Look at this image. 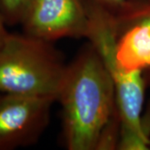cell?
Here are the masks:
<instances>
[{
	"instance_id": "2",
	"label": "cell",
	"mask_w": 150,
	"mask_h": 150,
	"mask_svg": "<svg viewBox=\"0 0 150 150\" xmlns=\"http://www.w3.org/2000/svg\"><path fill=\"white\" fill-rule=\"evenodd\" d=\"M89 23L86 38L100 56L112 79L120 118L118 149H149L150 135L143 121L145 83L142 71L127 72L119 68L113 56L114 33L112 13L107 6L85 0Z\"/></svg>"
},
{
	"instance_id": "4",
	"label": "cell",
	"mask_w": 150,
	"mask_h": 150,
	"mask_svg": "<svg viewBox=\"0 0 150 150\" xmlns=\"http://www.w3.org/2000/svg\"><path fill=\"white\" fill-rule=\"evenodd\" d=\"M108 8L112 13L117 65L127 72L150 69V0H128Z\"/></svg>"
},
{
	"instance_id": "7",
	"label": "cell",
	"mask_w": 150,
	"mask_h": 150,
	"mask_svg": "<svg viewBox=\"0 0 150 150\" xmlns=\"http://www.w3.org/2000/svg\"><path fill=\"white\" fill-rule=\"evenodd\" d=\"M34 0H0V9L6 24L22 23Z\"/></svg>"
},
{
	"instance_id": "1",
	"label": "cell",
	"mask_w": 150,
	"mask_h": 150,
	"mask_svg": "<svg viewBox=\"0 0 150 150\" xmlns=\"http://www.w3.org/2000/svg\"><path fill=\"white\" fill-rule=\"evenodd\" d=\"M57 100L63 108L68 149H117L120 118L115 88L91 44L67 66Z\"/></svg>"
},
{
	"instance_id": "10",
	"label": "cell",
	"mask_w": 150,
	"mask_h": 150,
	"mask_svg": "<svg viewBox=\"0 0 150 150\" xmlns=\"http://www.w3.org/2000/svg\"><path fill=\"white\" fill-rule=\"evenodd\" d=\"M144 118H145L144 119L145 123H147V124H148V125L150 127V114H149L148 116H145V117H144Z\"/></svg>"
},
{
	"instance_id": "5",
	"label": "cell",
	"mask_w": 150,
	"mask_h": 150,
	"mask_svg": "<svg viewBox=\"0 0 150 150\" xmlns=\"http://www.w3.org/2000/svg\"><path fill=\"white\" fill-rule=\"evenodd\" d=\"M53 98L6 94L0 96V150L28 147L47 128Z\"/></svg>"
},
{
	"instance_id": "3",
	"label": "cell",
	"mask_w": 150,
	"mask_h": 150,
	"mask_svg": "<svg viewBox=\"0 0 150 150\" xmlns=\"http://www.w3.org/2000/svg\"><path fill=\"white\" fill-rule=\"evenodd\" d=\"M67 66L51 43L8 33L0 45V93L57 100Z\"/></svg>"
},
{
	"instance_id": "9",
	"label": "cell",
	"mask_w": 150,
	"mask_h": 150,
	"mask_svg": "<svg viewBox=\"0 0 150 150\" xmlns=\"http://www.w3.org/2000/svg\"><path fill=\"white\" fill-rule=\"evenodd\" d=\"M95 1L107 7L113 8V7H117V6L123 4V3H125L128 0H95Z\"/></svg>"
},
{
	"instance_id": "6",
	"label": "cell",
	"mask_w": 150,
	"mask_h": 150,
	"mask_svg": "<svg viewBox=\"0 0 150 150\" xmlns=\"http://www.w3.org/2000/svg\"><path fill=\"white\" fill-rule=\"evenodd\" d=\"M88 23L85 0H34L21 24L25 34L51 43L86 38Z\"/></svg>"
},
{
	"instance_id": "8",
	"label": "cell",
	"mask_w": 150,
	"mask_h": 150,
	"mask_svg": "<svg viewBox=\"0 0 150 150\" xmlns=\"http://www.w3.org/2000/svg\"><path fill=\"white\" fill-rule=\"evenodd\" d=\"M6 25L7 24H6L4 19V17H3L2 12H1V9H0V45L3 43V42L5 39V38L7 37V35L8 34V33L7 32V30H6Z\"/></svg>"
},
{
	"instance_id": "11",
	"label": "cell",
	"mask_w": 150,
	"mask_h": 150,
	"mask_svg": "<svg viewBox=\"0 0 150 150\" xmlns=\"http://www.w3.org/2000/svg\"><path fill=\"white\" fill-rule=\"evenodd\" d=\"M149 149H150V142H149Z\"/></svg>"
}]
</instances>
